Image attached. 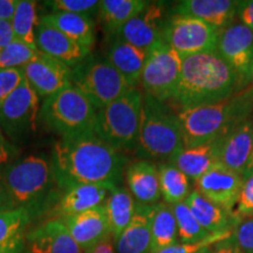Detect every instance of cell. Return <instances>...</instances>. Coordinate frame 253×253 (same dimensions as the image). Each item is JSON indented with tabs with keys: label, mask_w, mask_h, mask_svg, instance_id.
Here are the masks:
<instances>
[{
	"label": "cell",
	"mask_w": 253,
	"mask_h": 253,
	"mask_svg": "<svg viewBox=\"0 0 253 253\" xmlns=\"http://www.w3.org/2000/svg\"><path fill=\"white\" fill-rule=\"evenodd\" d=\"M50 163L56 185L67 190L80 184L118 186L128 158L90 132L59 140L53 147Z\"/></svg>",
	"instance_id": "cell-1"
},
{
	"label": "cell",
	"mask_w": 253,
	"mask_h": 253,
	"mask_svg": "<svg viewBox=\"0 0 253 253\" xmlns=\"http://www.w3.org/2000/svg\"><path fill=\"white\" fill-rule=\"evenodd\" d=\"M239 91L238 79L217 52L183 58L172 102L181 109L212 104L230 99Z\"/></svg>",
	"instance_id": "cell-2"
},
{
	"label": "cell",
	"mask_w": 253,
	"mask_h": 253,
	"mask_svg": "<svg viewBox=\"0 0 253 253\" xmlns=\"http://www.w3.org/2000/svg\"><path fill=\"white\" fill-rule=\"evenodd\" d=\"M253 110V95L249 88L238 91L230 99L212 104L181 109L184 148L197 147L224 137L239 123L249 119Z\"/></svg>",
	"instance_id": "cell-3"
},
{
	"label": "cell",
	"mask_w": 253,
	"mask_h": 253,
	"mask_svg": "<svg viewBox=\"0 0 253 253\" xmlns=\"http://www.w3.org/2000/svg\"><path fill=\"white\" fill-rule=\"evenodd\" d=\"M137 148L145 157L168 161L184 148L178 114L144 93Z\"/></svg>",
	"instance_id": "cell-4"
},
{
	"label": "cell",
	"mask_w": 253,
	"mask_h": 253,
	"mask_svg": "<svg viewBox=\"0 0 253 253\" xmlns=\"http://www.w3.org/2000/svg\"><path fill=\"white\" fill-rule=\"evenodd\" d=\"M2 178L14 208H23L30 214L46 207L56 184L52 163L41 156H28L12 163Z\"/></svg>",
	"instance_id": "cell-5"
},
{
	"label": "cell",
	"mask_w": 253,
	"mask_h": 253,
	"mask_svg": "<svg viewBox=\"0 0 253 253\" xmlns=\"http://www.w3.org/2000/svg\"><path fill=\"white\" fill-rule=\"evenodd\" d=\"M143 91L131 88L104 108L97 110L94 120V134L119 151L137 148Z\"/></svg>",
	"instance_id": "cell-6"
},
{
	"label": "cell",
	"mask_w": 253,
	"mask_h": 253,
	"mask_svg": "<svg viewBox=\"0 0 253 253\" xmlns=\"http://www.w3.org/2000/svg\"><path fill=\"white\" fill-rule=\"evenodd\" d=\"M95 114L93 104L72 84L43 100L39 118L61 138H72L94 132Z\"/></svg>",
	"instance_id": "cell-7"
},
{
	"label": "cell",
	"mask_w": 253,
	"mask_h": 253,
	"mask_svg": "<svg viewBox=\"0 0 253 253\" xmlns=\"http://www.w3.org/2000/svg\"><path fill=\"white\" fill-rule=\"evenodd\" d=\"M72 84L87 97L96 112L134 88L107 60L89 56L73 68Z\"/></svg>",
	"instance_id": "cell-8"
},
{
	"label": "cell",
	"mask_w": 253,
	"mask_h": 253,
	"mask_svg": "<svg viewBox=\"0 0 253 253\" xmlns=\"http://www.w3.org/2000/svg\"><path fill=\"white\" fill-rule=\"evenodd\" d=\"M183 58L168 46L158 41L148 52L141 84L143 93L161 102L169 104L175 96L182 72Z\"/></svg>",
	"instance_id": "cell-9"
},
{
	"label": "cell",
	"mask_w": 253,
	"mask_h": 253,
	"mask_svg": "<svg viewBox=\"0 0 253 253\" xmlns=\"http://www.w3.org/2000/svg\"><path fill=\"white\" fill-rule=\"evenodd\" d=\"M220 30L199 19L172 14L167 18L162 40L182 58L216 52Z\"/></svg>",
	"instance_id": "cell-10"
},
{
	"label": "cell",
	"mask_w": 253,
	"mask_h": 253,
	"mask_svg": "<svg viewBox=\"0 0 253 253\" xmlns=\"http://www.w3.org/2000/svg\"><path fill=\"white\" fill-rule=\"evenodd\" d=\"M40 107V97L24 80L0 107V128L7 140L19 142L36 130Z\"/></svg>",
	"instance_id": "cell-11"
},
{
	"label": "cell",
	"mask_w": 253,
	"mask_h": 253,
	"mask_svg": "<svg viewBox=\"0 0 253 253\" xmlns=\"http://www.w3.org/2000/svg\"><path fill=\"white\" fill-rule=\"evenodd\" d=\"M216 52L232 68L239 91L250 87L253 78V32L242 23L220 30Z\"/></svg>",
	"instance_id": "cell-12"
},
{
	"label": "cell",
	"mask_w": 253,
	"mask_h": 253,
	"mask_svg": "<svg viewBox=\"0 0 253 253\" xmlns=\"http://www.w3.org/2000/svg\"><path fill=\"white\" fill-rule=\"evenodd\" d=\"M25 80L39 97H49L72 86L73 68L42 52L23 68Z\"/></svg>",
	"instance_id": "cell-13"
},
{
	"label": "cell",
	"mask_w": 253,
	"mask_h": 253,
	"mask_svg": "<svg viewBox=\"0 0 253 253\" xmlns=\"http://www.w3.org/2000/svg\"><path fill=\"white\" fill-rule=\"evenodd\" d=\"M166 20L164 2H148L143 11L130 19L113 37L149 52L158 41L162 40V31Z\"/></svg>",
	"instance_id": "cell-14"
},
{
	"label": "cell",
	"mask_w": 253,
	"mask_h": 253,
	"mask_svg": "<svg viewBox=\"0 0 253 253\" xmlns=\"http://www.w3.org/2000/svg\"><path fill=\"white\" fill-rule=\"evenodd\" d=\"M243 185V176L232 171L221 163H218L195 181V188L198 192L232 216Z\"/></svg>",
	"instance_id": "cell-15"
},
{
	"label": "cell",
	"mask_w": 253,
	"mask_h": 253,
	"mask_svg": "<svg viewBox=\"0 0 253 253\" xmlns=\"http://www.w3.org/2000/svg\"><path fill=\"white\" fill-rule=\"evenodd\" d=\"M61 220L84 253H89L100 242L112 236L104 204Z\"/></svg>",
	"instance_id": "cell-16"
},
{
	"label": "cell",
	"mask_w": 253,
	"mask_h": 253,
	"mask_svg": "<svg viewBox=\"0 0 253 253\" xmlns=\"http://www.w3.org/2000/svg\"><path fill=\"white\" fill-rule=\"evenodd\" d=\"M26 253H82L61 219H53L26 236Z\"/></svg>",
	"instance_id": "cell-17"
},
{
	"label": "cell",
	"mask_w": 253,
	"mask_h": 253,
	"mask_svg": "<svg viewBox=\"0 0 253 253\" xmlns=\"http://www.w3.org/2000/svg\"><path fill=\"white\" fill-rule=\"evenodd\" d=\"M36 40L38 50L65 62L71 68L77 67L90 54V50L84 48L56 28L40 21L37 27Z\"/></svg>",
	"instance_id": "cell-18"
},
{
	"label": "cell",
	"mask_w": 253,
	"mask_h": 253,
	"mask_svg": "<svg viewBox=\"0 0 253 253\" xmlns=\"http://www.w3.org/2000/svg\"><path fill=\"white\" fill-rule=\"evenodd\" d=\"M240 1L233 0H183L173 7V14L188 15L223 30L238 17Z\"/></svg>",
	"instance_id": "cell-19"
},
{
	"label": "cell",
	"mask_w": 253,
	"mask_h": 253,
	"mask_svg": "<svg viewBox=\"0 0 253 253\" xmlns=\"http://www.w3.org/2000/svg\"><path fill=\"white\" fill-rule=\"evenodd\" d=\"M126 188L138 204L155 205L162 197L158 168L148 160H136L128 163L125 170Z\"/></svg>",
	"instance_id": "cell-20"
},
{
	"label": "cell",
	"mask_w": 253,
	"mask_h": 253,
	"mask_svg": "<svg viewBox=\"0 0 253 253\" xmlns=\"http://www.w3.org/2000/svg\"><path fill=\"white\" fill-rule=\"evenodd\" d=\"M224 138L225 136L197 147L183 148L168 162L185 173L189 179L196 181L220 163V149Z\"/></svg>",
	"instance_id": "cell-21"
},
{
	"label": "cell",
	"mask_w": 253,
	"mask_h": 253,
	"mask_svg": "<svg viewBox=\"0 0 253 253\" xmlns=\"http://www.w3.org/2000/svg\"><path fill=\"white\" fill-rule=\"evenodd\" d=\"M253 147V118L246 119L224 138L220 163L239 175H244Z\"/></svg>",
	"instance_id": "cell-22"
},
{
	"label": "cell",
	"mask_w": 253,
	"mask_h": 253,
	"mask_svg": "<svg viewBox=\"0 0 253 253\" xmlns=\"http://www.w3.org/2000/svg\"><path fill=\"white\" fill-rule=\"evenodd\" d=\"M114 188L116 186L80 184L65 190V195L54 209L55 216L66 218L103 205Z\"/></svg>",
	"instance_id": "cell-23"
},
{
	"label": "cell",
	"mask_w": 253,
	"mask_h": 253,
	"mask_svg": "<svg viewBox=\"0 0 253 253\" xmlns=\"http://www.w3.org/2000/svg\"><path fill=\"white\" fill-rule=\"evenodd\" d=\"M155 205H136L134 217L116 239L118 253H150L151 221Z\"/></svg>",
	"instance_id": "cell-24"
},
{
	"label": "cell",
	"mask_w": 253,
	"mask_h": 253,
	"mask_svg": "<svg viewBox=\"0 0 253 253\" xmlns=\"http://www.w3.org/2000/svg\"><path fill=\"white\" fill-rule=\"evenodd\" d=\"M148 52L114 38L108 49L106 60L118 71L131 87H136L141 82L142 72Z\"/></svg>",
	"instance_id": "cell-25"
},
{
	"label": "cell",
	"mask_w": 253,
	"mask_h": 253,
	"mask_svg": "<svg viewBox=\"0 0 253 253\" xmlns=\"http://www.w3.org/2000/svg\"><path fill=\"white\" fill-rule=\"evenodd\" d=\"M39 21L56 28L84 48L91 50L95 42V24L90 15L52 12L42 15Z\"/></svg>",
	"instance_id": "cell-26"
},
{
	"label": "cell",
	"mask_w": 253,
	"mask_h": 253,
	"mask_svg": "<svg viewBox=\"0 0 253 253\" xmlns=\"http://www.w3.org/2000/svg\"><path fill=\"white\" fill-rule=\"evenodd\" d=\"M185 203L188 204L202 227L211 235L231 230V223L235 219V217L205 198L196 189L192 190L189 197L185 199Z\"/></svg>",
	"instance_id": "cell-27"
},
{
	"label": "cell",
	"mask_w": 253,
	"mask_h": 253,
	"mask_svg": "<svg viewBox=\"0 0 253 253\" xmlns=\"http://www.w3.org/2000/svg\"><path fill=\"white\" fill-rule=\"evenodd\" d=\"M136 205L137 203L128 189L116 186L112 190L104 202V208L114 240L118 239L129 225L135 214Z\"/></svg>",
	"instance_id": "cell-28"
},
{
	"label": "cell",
	"mask_w": 253,
	"mask_h": 253,
	"mask_svg": "<svg viewBox=\"0 0 253 253\" xmlns=\"http://www.w3.org/2000/svg\"><path fill=\"white\" fill-rule=\"evenodd\" d=\"M148 2L144 0H102L97 12L103 28L114 36L130 19L143 11Z\"/></svg>",
	"instance_id": "cell-29"
},
{
	"label": "cell",
	"mask_w": 253,
	"mask_h": 253,
	"mask_svg": "<svg viewBox=\"0 0 253 253\" xmlns=\"http://www.w3.org/2000/svg\"><path fill=\"white\" fill-rule=\"evenodd\" d=\"M31 214L23 208L0 212V253H19Z\"/></svg>",
	"instance_id": "cell-30"
},
{
	"label": "cell",
	"mask_w": 253,
	"mask_h": 253,
	"mask_svg": "<svg viewBox=\"0 0 253 253\" xmlns=\"http://www.w3.org/2000/svg\"><path fill=\"white\" fill-rule=\"evenodd\" d=\"M178 243L175 214L171 205L163 203L155 204L151 221V246L150 253L169 248Z\"/></svg>",
	"instance_id": "cell-31"
},
{
	"label": "cell",
	"mask_w": 253,
	"mask_h": 253,
	"mask_svg": "<svg viewBox=\"0 0 253 253\" xmlns=\"http://www.w3.org/2000/svg\"><path fill=\"white\" fill-rule=\"evenodd\" d=\"M157 168L161 195L164 202L169 205L184 202L191 194L189 177L169 162L160 164Z\"/></svg>",
	"instance_id": "cell-32"
},
{
	"label": "cell",
	"mask_w": 253,
	"mask_h": 253,
	"mask_svg": "<svg viewBox=\"0 0 253 253\" xmlns=\"http://www.w3.org/2000/svg\"><path fill=\"white\" fill-rule=\"evenodd\" d=\"M14 40L20 41L31 48H37L36 33L39 25L37 2L33 0H18L17 8L11 20Z\"/></svg>",
	"instance_id": "cell-33"
},
{
	"label": "cell",
	"mask_w": 253,
	"mask_h": 253,
	"mask_svg": "<svg viewBox=\"0 0 253 253\" xmlns=\"http://www.w3.org/2000/svg\"><path fill=\"white\" fill-rule=\"evenodd\" d=\"M177 225V237L182 244H192L208 238L211 233L202 227L188 204L184 202L171 205Z\"/></svg>",
	"instance_id": "cell-34"
},
{
	"label": "cell",
	"mask_w": 253,
	"mask_h": 253,
	"mask_svg": "<svg viewBox=\"0 0 253 253\" xmlns=\"http://www.w3.org/2000/svg\"><path fill=\"white\" fill-rule=\"evenodd\" d=\"M39 50L31 48L18 40H13L0 52V71L23 68L36 58Z\"/></svg>",
	"instance_id": "cell-35"
},
{
	"label": "cell",
	"mask_w": 253,
	"mask_h": 253,
	"mask_svg": "<svg viewBox=\"0 0 253 253\" xmlns=\"http://www.w3.org/2000/svg\"><path fill=\"white\" fill-rule=\"evenodd\" d=\"M53 13H77L90 15L99 9L100 1L96 0H49L43 2Z\"/></svg>",
	"instance_id": "cell-36"
},
{
	"label": "cell",
	"mask_w": 253,
	"mask_h": 253,
	"mask_svg": "<svg viewBox=\"0 0 253 253\" xmlns=\"http://www.w3.org/2000/svg\"><path fill=\"white\" fill-rule=\"evenodd\" d=\"M232 236V231H224V232L219 233H212L205 238L204 240L198 243H192V244H182V243H177L175 245L169 246V248L162 249L160 251L155 253H196L201 250L211 248L213 244L220 242V240L229 238V237Z\"/></svg>",
	"instance_id": "cell-37"
},
{
	"label": "cell",
	"mask_w": 253,
	"mask_h": 253,
	"mask_svg": "<svg viewBox=\"0 0 253 253\" xmlns=\"http://www.w3.org/2000/svg\"><path fill=\"white\" fill-rule=\"evenodd\" d=\"M25 80L24 72L21 68L4 69L0 71V107L8 99V96Z\"/></svg>",
	"instance_id": "cell-38"
},
{
	"label": "cell",
	"mask_w": 253,
	"mask_h": 253,
	"mask_svg": "<svg viewBox=\"0 0 253 253\" xmlns=\"http://www.w3.org/2000/svg\"><path fill=\"white\" fill-rule=\"evenodd\" d=\"M233 217L240 220L253 218V173L244 181Z\"/></svg>",
	"instance_id": "cell-39"
},
{
	"label": "cell",
	"mask_w": 253,
	"mask_h": 253,
	"mask_svg": "<svg viewBox=\"0 0 253 253\" xmlns=\"http://www.w3.org/2000/svg\"><path fill=\"white\" fill-rule=\"evenodd\" d=\"M232 236L242 253H253V218L237 221Z\"/></svg>",
	"instance_id": "cell-40"
},
{
	"label": "cell",
	"mask_w": 253,
	"mask_h": 253,
	"mask_svg": "<svg viewBox=\"0 0 253 253\" xmlns=\"http://www.w3.org/2000/svg\"><path fill=\"white\" fill-rule=\"evenodd\" d=\"M17 154V149L7 140L0 128V168L7 164Z\"/></svg>",
	"instance_id": "cell-41"
},
{
	"label": "cell",
	"mask_w": 253,
	"mask_h": 253,
	"mask_svg": "<svg viewBox=\"0 0 253 253\" xmlns=\"http://www.w3.org/2000/svg\"><path fill=\"white\" fill-rule=\"evenodd\" d=\"M238 17L246 27L253 32V0L249 1H240Z\"/></svg>",
	"instance_id": "cell-42"
},
{
	"label": "cell",
	"mask_w": 253,
	"mask_h": 253,
	"mask_svg": "<svg viewBox=\"0 0 253 253\" xmlns=\"http://www.w3.org/2000/svg\"><path fill=\"white\" fill-rule=\"evenodd\" d=\"M211 250H212V253H242L233 236L213 244L211 246Z\"/></svg>",
	"instance_id": "cell-43"
},
{
	"label": "cell",
	"mask_w": 253,
	"mask_h": 253,
	"mask_svg": "<svg viewBox=\"0 0 253 253\" xmlns=\"http://www.w3.org/2000/svg\"><path fill=\"white\" fill-rule=\"evenodd\" d=\"M14 40L11 21L0 19V52Z\"/></svg>",
	"instance_id": "cell-44"
},
{
	"label": "cell",
	"mask_w": 253,
	"mask_h": 253,
	"mask_svg": "<svg viewBox=\"0 0 253 253\" xmlns=\"http://www.w3.org/2000/svg\"><path fill=\"white\" fill-rule=\"evenodd\" d=\"M18 0H0V19L11 21L13 18Z\"/></svg>",
	"instance_id": "cell-45"
},
{
	"label": "cell",
	"mask_w": 253,
	"mask_h": 253,
	"mask_svg": "<svg viewBox=\"0 0 253 253\" xmlns=\"http://www.w3.org/2000/svg\"><path fill=\"white\" fill-rule=\"evenodd\" d=\"M12 209H15L14 204L8 194L7 188H6L4 178H0V212L12 210Z\"/></svg>",
	"instance_id": "cell-46"
},
{
	"label": "cell",
	"mask_w": 253,
	"mask_h": 253,
	"mask_svg": "<svg viewBox=\"0 0 253 253\" xmlns=\"http://www.w3.org/2000/svg\"><path fill=\"white\" fill-rule=\"evenodd\" d=\"M89 253H115V246H114L113 236L103 239Z\"/></svg>",
	"instance_id": "cell-47"
},
{
	"label": "cell",
	"mask_w": 253,
	"mask_h": 253,
	"mask_svg": "<svg viewBox=\"0 0 253 253\" xmlns=\"http://www.w3.org/2000/svg\"><path fill=\"white\" fill-rule=\"evenodd\" d=\"M253 173V147H252V151H251V155H250V158H249V162H248V166H246V169L244 171V175H243V178L248 179L250 176H251Z\"/></svg>",
	"instance_id": "cell-48"
},
{
	"label": "cell",
	"mask_w": 253,
	"mask_h": 253,
	"mask_svg": "<svg viewBox=\"0 0 253 253\" xmlns=\"http://www.w3.org/2000/svg\"><path fill=\"white\" fill-rule=\"evenodd\" d=\"M196 253H212V250H211V248H207V249L201 250V251H198Z\"/></svg>",
	"instance_id": "cell-49"
},
{
	"label": "cell",
	"mask_w": 253,
	"mask_h": 253,
	"mask_svg": "<svg viewBox=\"0 0 253 253\" xmlns=\"http://www.w3.org/2000/svg\"><path fill=\"white\" fill-rule=\"evenodd\" d=\"M250 90H251V93H252V95H253V78H252V82H251V84H250V87H248Z\"/></svg>",
	"instance_id": "cell-50"
}]
</instances>
